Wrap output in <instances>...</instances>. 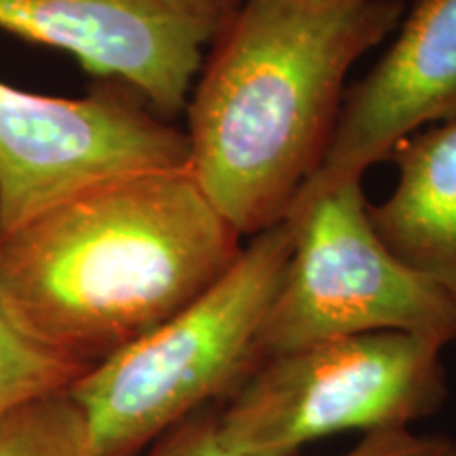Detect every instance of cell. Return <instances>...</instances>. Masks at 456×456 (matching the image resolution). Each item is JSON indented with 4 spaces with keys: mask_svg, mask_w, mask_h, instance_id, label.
Returning <instances> with one entry per match:
<instances>
[{
    "mask_svg": "<svg viewBox=\"0 0 456 456\" xmlns=\"http://www.w3.org/2000/svg\"><path fill=\"white\" fill-rule=\"evenodd\" d=\"M243 252L188 167L123 175L0 232V294L87 370L197 300Z\"/></svg>",
    "mask_w": 456,
    "mask_h": 456,
    "instance_id": "6da1fadb",
    "label": "cell"
},
{
    "mask_svg": "<svg viewBox=\"0 0 456 456\" xmlns=\"http://www.w3.org/2000/svg\"><path fill=\"white\" fill-rule=\"evenodd\" d=\"M402 15L403 0H245L212 45L184 110L188 171L239 237L288 220L326 159L346 74Z\"/></svg>",
    "mask_w": 456,
    "mask_h": 456,
    "instance_id": "7a4b0ae2",
    "label": "cell"
},
{
    "mask_svg": "<svg viewBox=\"0 0 456 456\" xmlns=\"http://www.w3.org/2000/svg\"><path fill=\"white\" fill-rule=\"evenodd\" d=\"M292 241L288 222L254 235L212 288L68 389L87 423L89 456H135L228 397L254 368L256 336Z\"/></svg>",
    "mask_w": 456,
    "mask_h": 456,
    "instance_id": "3957f363",
    "label": "cell"
},
{
    "mask_svg": "<svg viewBox=\"0 0 456 456\" xmlns=\"http://www.w3.org/2000/svg\"><path fill=\"white\" fill-rule=\"evenodd\" d=\"M446 345L372 332L262 359L218 406L224 446L241 456H298L340 431L410 429L446 406Z\"/></svg>",
    "mask_w": 456,
    "mask_h": 456,
    "instance_id": "277c9868",
    "label": "cell"
},
{
    "mask_svg": "<svg viewBox=\"0 0 456 456\" xmlns=\"http://www.w3.org/2000/svg\"><path fill=\"white\" fill-rule=\"evenodd\" d=\"M368 205L362 178H353L285 220L292 254L256 336V363L372 332L420 334L446 346L456 342V300L387 248Z\"/></svg>",
    "mask_w": 456,
    "mask_h": 456,
    "instance_id": "5b68a950",
    "label": "cell"
},
{
    "mask_svg": "<svg viewBox=\"0 0 456 456\" xmlns=\"http://www.w3.org/2000/svg\"><path fill=\"white\" fill-rule=\"evenodd\" d=\"M180 167L184 131L123 85L72 100L0 81V232L102 182Z\"/></svg>",
    "mask_w": 456,
    "mask_h": 456,
    "instance_id": "8992f818",
    "label": "cell"
},
{
    "mask_svg": "<svg viewBox=\"0 0 456 456\" xmlns=\"http://www.w3.org/2000/svg\"><path fill=\"white\" fill-rule=\"evenodd\" d=\"M245 0H0V30L70 53L165 121L186 110L205 47Z\"/></svg>",
    "mask_w": 456,
    "mask_h": 456,
    "instance_id": "52a82bcc",
    "label": "cell"
},
{
    "mask_svg": "<svg viewBox=\"0 0 456 456\" xmlns=\"http://www.w3.org/2000/svg\"><path fill=\"white\" fill-rule=\"evenodd\" d=\"M456 121V0H416L397 38L345 91L326 159L288 220L330 188L363 178L399 142Z\"/></svg>",
    "mask_w": 456,
    "mask_h": 456,
    "instance_id": "ba28073f",
    "label": "cell"
},
{
    "mask_svg": "<svg viewBox=\"0 0 456 456\" xmlns=\"http://www.w3.org/2000/svg\"><path fill=\"white\" fill-rule=\"evenodd\" d=\"M387 161L397 182L383 203L368 205L376 235L456 300V121L410 135Z\"/></svg>",
    "mask_w": 456,
    "mask_h": 456,
    "instance_id": "9c48e42d",
    "label": "cell"
},
{
    "mask_svg": "<svg viewBox=\"0 0 456 456\" xmlns=\"http://www.w3.org/2000/svg\"><path fill=\"white\" fill-rule=\"evenodd\" d=\"M87 368L37 338L0 294V414L32 397L66 391Z\"/></svg>",
    "mask_w": 456,
    "mask_h": 456,
    "instance_id": "30bf717a",
    "label": "cell"
},
{
    "mask_svg": "<svg viewBox=\"0 0 456 456\" xmlns=\"http://www.w3.org/2000/svg\"><path fill=\"white\" fill-rule=\"evenodd\" d=\"M0 456H89L87 423L68 389L0 414Z\"/></svg>",
    "mask_w": 456,
    "mask_h": 456,
    "instance_id": "8fae6325",
    "label": "cell"
},
{
    "mask_svg": "<svg viewBox=\"0 0 456 456\" xmlns=\"http://www.w3.org/2000/svg\"><path fill=\"white\" fill-rule=\"evenodd\" d=\"M146 456H241L224 446L218 429V406H205L151 444Z\"/></svg>",
    "mask_w": 456,
    "mask_h": 456,
    "instance_id": "7c38bea8",
    "label": "cell"
},
{
    "mask_svg": "<svg viewBox=\"0 0 456 456\" xmlns=\"http://www.w3.org/2000/svg\"><path fill=\"white\" fill-rule=\"evenodd\" d=\"M342 456H456V437L444 433H414L410 429L372 431Z\"/></svg>",
    "mask_w": 456,
    "mask_h": 456,
    "instance_id": "4fadbf2b",
    "label": "cell"
},
{
    "mask_svg": "<svg viewBox=\"0 0 456 456\" xmlns=\"http://www.w3.org/2000/svg\"><path fill=\"white\" fill-rule=\"evenodd\" d=\"M275 3H288V4H306V7H328V4L362 3V0H275Z\"/></svg>",
    "mask_w": 456,
    "mask_h": 456,
    "instance_id": "5bb4252c",
    "label": "cell"
}]
</instances>
